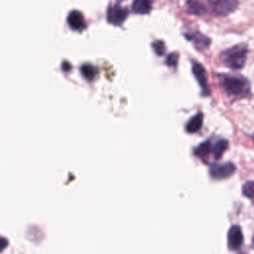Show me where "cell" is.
Wrapping results in <instances>:
<instances>
[{"instance_id":"obj_5","label":"cell","mask_w":254,"mask_h":254,"mask_svg":"<svg viewBox=\"0 0 254 254\" xmlns=\"http://www.w3.org/2000/svg\"><path fill=\"white\" fill-rule=\"evenodd\" d=\"M129 11L119 5L111 6L107 10V21L115 26L121 25L127 18Z\"/></svg>"},{"instance_id":"obj_1","label":"cell","mask_w":254,"mask_h":254,"mask_svg":"<svg viewBox=\"0 0 254 254\" xmlns=\"http://www.w3.org/2000/svg\"><path fill=\"white\" fill-rule=\"evenodd\" d=\"M247 55V46L244 44L236 45L220 54V60L230 68L238 69L244 65Z\"/></svg>"},{"instance_id":"obj_9","label":"cell","mask_w":254,"mask_h":254,"mask_svg":"<svg viewBox=\"0 0 254 254\" xmlns=\"http://www.w3.org/2000/svg\"><path fill=\"white\" fill-rule=\"evenodd\" d=\"M152 9L151 0H134L132 4V11L136 14H147Z\"/></svg>"},{"instance_id":"obj_16","label":"cell","mask_w":254,"mask_h":254,"mask_svg":"<svg viewBox=\"0 0 254 254\" xmlns=\"http://www.w3.org/2000/svg\"><path fill=\"white\" fill-rule=\"evenodd\" d=\"M243 193L245 196L249 197V198H254V182H247L244 184L243 186Z\"/></svg>"},{"instance_id":"obj_11","label":"cell","mask_w":254,"mask_h":254,"mask_svg":"<svg viewBox=\"0 0 254 254\" xmlns=\"http://www.w3.org/2000/svg\"><path fill=\"white\" fill-rule=\"evenodd\" d=\"M202 121H203V115L201 113H197L188 121L186 125V130L189 133H194L198 131L202 125Z\"/></svg>"},{"instance_id":"obj_14","label":"cell","mask_w":254,"mask_h":254,"mask_svg":"<svg viewBox=\"0 0 254 254\" xmlns=\"http://www.w3.org/2000/svg\"><path fill=\"white\" fill-rule=\"evenodd\" d=\"M187 37L189 39L192 40L195 43V45L197 47H200V48H207L210 44V40L207 37H205L203 35H200V34H195L191 37L190 36H187Z\"/></svg>"},{"instance_id":"obj_21","label":"cell","mask_w":254,"mask_h":254,"mask_svg":"<svg viewBox=\"0 0 254 254\" xmlns=\"http://www.w3.org/2000/svg\"><path fill=\"white\" fill-rule=\"evenodd\" d=\"M119 1H121V0H119Z\"/></svg>"},{"instance_id":"obj_2","label":"cell","mask_w":254,"mask_h":254,"mask_svg":"<svg viewBox=\"0 0 254 254\" xmlns=\"http://www.w3.org/2000/svg\"><path fill=\"white\" fill-rule=\"evenodd\" d=\"M221 83L226 92L232 95H242L249 90L248 81L240 76L225 75L222 77Z\"/></svg>"},{"instance_id":"obj_8","label":"cell","mask_w":254,"mask_h":254,"mask_svg":"<svg viewBox=\"0 0 254 254\" xmlns=\"http://www.w3.org/2000/svg\"><path fill=\"white\" fill-rule=\"evenodd\" d=\"M66 21L69 28L74 31H81L86 26L82 14L76 10H73L68 14Z\"/></svg>"},{"instance_id":"obj_20","label":"cell","mask_w":254,"mask_h":254,"mask_svg":"<svg viewBox=\"0 0 254 254\" xmlns=\"http://www.w3.org/2000/svg\"><path fill=\"white\" fill-rule=\"evenodd\" d=\"M253 245H254V237H253Z\"/></svg>"},{"instance_id":"obj_7","label":"cell","mask_w":254,"mask_h":254,"mask_svg":"<svg viewBox=\"0 0 254 254\" xmlns=\"http://www.w3.org/2000/svg\"><path fill=\"white\" fill-rule=\"evenodd\" d=\"M192 73L195 76L198 84L200 85L203 94L207 95L209 93V89H208V85H207V78H206V72L204 67L198 64V63H193L192 64Z\"/></svg>"},{"instance_id":"obj_17","label":"cell","mask_w":254,"mask_h":254,"mask_svg":"<svg viewBox=\"0 0 254 254\" xmlns=\"http://www.w3.org/2000/svg\"><path fill=\"white\" fill-rule=\"evenodd\" d=\"M152 47L154 52L158 55V56H163L165 54L166 48H165V44L163 41H155L152 43Z\"/></svg>"},{"instance_id":"obj_19","label":"cell","mask_w":254,"mask_h":254,"mask_svg":"<svg viewBox=\"0 0 254 254\" xmlns=\"http://www.w3.org/2000/svg\"><path fill=\"white\" fill-rule=\"evenodd\" d=\"M8 246V240L0 235V251H3Z\"/></svg>"},{"instance_id":"obj_15","label":"cell","mask_w":254,"mask_h":254,"mask_svg":"<svg viewBox=\"0 0 254 254\" xmlns=\"http://www.w3.org/2000/svg\"><path fill=\"white\" fill-rule=\"evenodd\" d=\"M211 143L210 141H205L201 144H199L196 149L194 150V154L195 156H198V157H205L208 153H210L211 151Z\"/></svg>"},{"instance_id":"obj_10","label":"cell","mask_w":254,"mask_h":254,"mask_svg":"<svg viewBox=\"0 0 254 254\" xmlns=\"http://www.w3.org/2000/svg\"><path fill=\"white\" fill-rule=\"evenodd\" d=\"M187 11L190 14L201 16L206 12V9L202 3L198 0H188L186 3Z\"/></svg>"},{"instance_id":"obj_3","label":"cell","mask_w":254,"mask_h":254,"mask_svg":"<svg viewBox=\"0 0 254 254\" xmlns=\"http://www.w3.org/2000/svg\"><path fill=\"white\" fill-rule=\"evenodd\" d=\"M211 11L217 16H226L238 6L237 0H207Z\"/></svg>"},{"instance_id":"obj_13","label":"cell","mask_w":254,"mask_h":254,"mask_svg":"<svg viewBox=\"0 0 254 254\" xmlns=\"http://www.w3.org/2000/svg\"><path fill=\"white\" fill-rule=\"evenodd\" d=\"M80 71H81L82 76L85 79L89 80V81L93 80L95 78V76H96V73H97L96 68L92 64H82L81 67H80Z\"/></svg>"},{"instance_id":"obj_18","label":"cell","mask_w":254,"mask_h":254,"mask_svg":"<svg viewBox=\"0 0 254 254\" xmlns=\"http://www.w3.org/2000/svg\"><path fill=\"white\" fill-rule=\"evenodd\" d=\"M178 60H179L178 54L172 53V54H170V55L167 57L166 62H167V64H168L169 66H176L177 64H178Z\"/></svg>"},{"instance_id":"obj_6","label":"cell","mask_w":254,"mask_h":254,"mask_svg":"<svg viewBox=\"0 0 254 254\" xmlns=\"http://www.w3.org/2000/svg\"><path fill=\"white\" fill-rule=\"evenodd\" d=\"M243 243V233L238 225H232L228 230L227 244L230 250H237Z\"/></svg>"},{"instance_id":"obj_12","label":"cell","mask_w":254,"mask_h":254,"mask_svg":"<svg viewBox=\"0 0 254 254\" xmlns=\"http://www.w3.org/2000/svg\"><path fill=\"white\" fill-rule=\"evenodd\" d=\"M227 146H228V142H227L226 140L221 139V140L217 141V142L213 145V147H211V152H212V154H213V157H214L215 159L221 158L222 154H223L224 151L227 149Z\"/></svg>"},{"instance_id":"obj_4","label":"cell","mask_w":254,"mask_h":254,"mask_svg":"<svg viewBox=\"0 0 254 254\" xmlns=\"http://www.w3.org/2000/svg\"><path fill=\"white\" fill-rule=\"evenodd\" d=\"M235 169L232 163L212 164L209 168V174L213 179H226L234 174Z\"/></svg>"}]
</instances>
